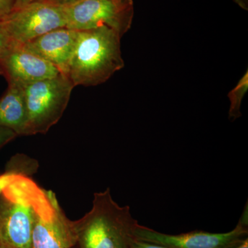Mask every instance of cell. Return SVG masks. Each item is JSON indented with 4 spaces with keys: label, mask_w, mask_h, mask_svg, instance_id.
Wrapping results in <instances>:
<instances>
[{
    "label": "cell",
    "mask_w": 248,
    "mask_h": 248,
    "mask_svg": "<svg viewBox=\"0 0 248 248\" xmlns=\"http://www.w3.org/2000/svg\"><path fill=\"white\" fill-rule=\"evenodd\" d=\"M1 246V239H0V246Z\"/></svg>",
    "instance_id": "obj_23"
},
{
    "label": "cell",
    "mask_w": 248,
    "mask_h": 248,
    "mask_svg": "<svg viewBox=\"0 0 248 248\" xmlns=\"http://www.w3.org/2000/svg\"><path fill=\"white\" fill-rule=\"evenodd\" d=\"M27 112L24 89L9 85L0 98V127L11 129L18 136L22 135Z\"/></svg>",
    "instance_id": "obj_11"
},
{
    "label": "cell",
    "mask_w": 248,
    "mask_h": 248,
    "mask_svg": "<svg viewBox=\"0 0 248 248\" xmlns=\"http://www.w3.org/2000/svg\"><path fill=\"white\" fill-rule=\"evenodd\" d=\"M121 37L107 27L78 31L67 73L74 87L102 84L124 68Z\"/></svg>",
    "instance_id": "obj_1"
},
{
    "label": "cell",
    "mask_w": 248,
    "mask_h": 248,
    "mask_svg": "<svg viewBox=\"0 0 248 248\" xmlns=\"http://www.w3.org/2000/svg\"><path fill=\"white\" fill-rule=\"evenodd\" d=\"M75 248V247H74V248Z\"/></svg>",
    "instance_id": "obj_24"
},
{
    "label": "cell",
    "mask_w": 248,
    "mask_h": 248,
    "mask_svg": "<svg viewBox=\"0 0 248 248\" xmlns=\"http://www.w3.org/2000/svg\"><path fill=\"white\" fill-rule=\"evenodd\" d=\"M2 22L11 40L20 45L50 31L66 28L64 7L48 0L14 9Z\"/></svg>",
    "instance_id": "obj_6"
},
{
    "label": "cell",
    "mask_w": 248,
    "mask_h": 248,
    "mask_svg": "<svg viewBox=\"0 0 248 248\" xmlns=\"http://www.w3.org/2000/svg\"><path fill=\"white\" fill-rule=\"evenodd\" d=\"M117 6L123 9L133 10V1L132 0H110Z\"/></svg>",
    "instance_id": "obj_19"
},
{
    "label": "cell",
    "mask_w": 248,
    "mask_h": 248,
    "mask_svg": "<svg viewBox=\"0 0 248 248\" xmlns=\"http://www.w3.org/2000/svg\"><path fill=\"white\" fill-rule=\"evenodd\" d=\"M17 136V134L11 129L0 127V149Z\"/></svg>",
    "instance_id": "obj_15"
},
{
    "label": "cell",
    "mask_w": 248,
    "mask_h": 248,
    "mask_svg": "<svg viewBox=\"0 0 248 248\" xmlns=\"http://www.w3.org/2000/svg\"><path fill=\"white\" fill-rule=\"evenodd\" d=\"M39 186L18 176L0 196V239L8 248H32L33 201Z\"/></svg>",
    "instance_id": "obj_3"
},
{
    "label": "cell",
    "mask_w": 248,
    "mask_h": 248,
    "mask_svg": "<svg viewBox=\"0 0 248 248\" xmlns=\"http://www.w3.org/2000/svg\"><path fill=\"white\" fill-rule=\"evenodd\" d=\"M16 0H0V20H2L14 9Z\"/></svg>",
    "instance_id": "obj_16"
},
{
    "label": "cell",
    "mask_w": 248,
    "mask_h": 248,
    "mask_svg": "<svg viewBox=\"0 0 248 248\" xmlns=\"http://www.w3.org/2000/svg\"><path fill=\"white\" fill-rule=\"evenodd\" d=\"M248 89V73L243 76L241 80L232 91L228 94L231 107L229 110V118L235 120L241 117V105L246 93Z\"/></svg>",
    "instance_id": "obj_13"
},
{
    "label": "cell",
    "mask_w": 248,
    "mask_h": 248,
    "mask_svg": "<svg viewBox=\"0 0 248 248\" xmlns=\"http://www.w3.org/2000/svg\"><path fill=\"white\" fill-rule=\"evenodd\" d=\"M248 234V216L244 210L232 231L225 233L192 231L179 234L160 232L148 227L137 225L134 231L135 239L170 248H236Z\"/></svg>",
    "instance_id": "obj_7"
},
{
    "label": "cell",
    "mask_w": 248,
    "mask_h": 248,
    "mask_svg": "<svg viewBox=\"0 0 248 248\" xmlns=\"http://www.w3.org/2000/svg\"><path fill=\"white\" fill-rule=\"evenodd\" d=\"M74 223L80 248H130L138 222L130 207L119 205L107 188L94 194L91 210Z\"/></svg>",
    "instance_id": "obj_2"
},
{
    "label": "cell",
    "mask_w": 248,
    "mask_h": 248,
    "mask_svg": "<svg viewBox=\"0 0 248 248\" xmlns=\"http://www.w3.org/2000/svg\"><path fill=\"white\" fill-rule=\"evenodd\" d=\"M66 28L86 31L107 27L123 36L131 25L133 10L123 9L110 0H81L64 7Z\"/></svg>",
    "instance_id": "obj_8"
},
{
    "label": "cell",
    "mask_w": 248,
    "mask_h": 248,
    "mask_svg": "<svg viewBox=\"0 0 248 248\" xmlns=\"http://www.w3.org/2000/svg\"><path fill=\"white\" fill-rule=\"evenodd\" d=\"M236 248H248V238L245 239L244 241Z\"/></svg>",
    "instance_id": "obj_21"
},
{
    "label": "cell",
    "mask_w": 248,
    "mask_h": 248,
    "mask_svg": "<svg viewBox=\"0 0 248 248\" xmlns=\"http://www.w3.org/2000/svg\"><path fill=\"white\" fill-rule=\"evenodd\" d=\"M33 209L32 248H73L76 246L74 221L67 218L53 191L39 186Z\"/></svg>",
    "instance_id": "obj_5"
},
{
    "label": "cell",
    "mask_w": 248,
    "mask_h": 248,
    "mask_svg": "<svg viewBox=\"0 0 248 248\" xmlns=\"http://www.w3.org/2000/svg\"><path fill=\"white\" fill-rule=\"evenodd\" d=\"M78 31L62 28L47 32L22 45L27 51L50 62L67 76Z\"/></svg>",
    "instance_id": "obj_10"
},
{
    "label": "cell",
    "mask_w": 248,
    "mask_h": 248,
    "mask_svg": "<svg viewBox=\"0 0 248 248\" xmlns=\"http://www.w3.org/2000/svg\"><path fill=\"white\" fill-rule=\"evenodd\" d=\"M37 168V161L27 155H16L13 156L6 164L4 172L0 174V196L18 176L30 177L36 172Z\"/></svg>",
    "instance_id": "obj_12"
},
{
    "label": "cell",
    "mask_w": 248,
    "mask_h": 248,
    "mask_svg": "<svg viewBox=\"0 0 248 248\" xmlns=\"http://www.w3.org/2000/svg\"><path fill=\"white\" fill-rule=\"evenodd\" d=\"M48 1L62 7H67L79 2L81 0H48Z\"/></svg>",
    "instance_id": "obj_18"
},
{
    "label": "cell",
    "mask_w": 248,
    "mask_h": 248,
    "mask_svg": "<svg viewBox=\"0 0 248 248\" xmlns=\"http://www.w3.org/2000/svg\"><path fill=\"white\" fill-rule=\"evenodd\" d=\"M0 248H8L4 247V246H3L2 245H1V246H0Z\"/></svg>",
    "instance_id": "obj_22"
},
{
    "label": "cell",
    "mask_w": 248,
    "mask_h": 248,
    "mask_svg": "<svg viewBox=\"0 0 248 248\" xmlns=\"http://www.w3.org/2000/svg\"><path fill=\"white\" fill-rule=\"evenodd\" d=\"M170 248L166 247L164 246H160V245L151 244V243L145 242V241H140L134 239L131 244V248Z\"/></svg>",
    "instance_id": "obj_17"
},
{
    "label": "cell",
    "mask_w": 248,
    "mask_h": 248,
    "mask_svg": "<svg viewBox=\"0 0 248 248\" xmlns=\"http://www.w3.org/2000/svg\"><path fill=\"white\" fill-rule=\"evenodd\" d=\"M60 73L50 62L27 51L20 45H15L0 57V74L9 85L22 89L41 80L55 78Z\"/></svg>",
    "instance_id": "obj_9"
},
{
    "label": "cell",
    "mask_w": 248,
    "mask_h": 248,
    "mask_svg": "<svg viewBox=\"0 0 248 248\" xmlns=\"http://www.w3.org/2000/svg\"><path fill=\"white\" fill-rule=\"evenodd\" d=\"M37 1H42V0H16V1H15L14 9H19V8H22L23 6H26V5Z\"/></svg>",
    "instance_id": "obj_20"
},
{
    "label": "cell",
    "mask_w": 248,
    "mask_h": 248,
    "mask_svg": "<svg viewBox=\"0 0 248 248\" xmlns=\"http://www.w3.org/2000/svg\"><path fill=\"white\" fill-rule=\"evenodd\" d=\"M16 45L10 37L2 20H0V57Z\"/></svg>",
    "instance_id": "obj_14"
},
{
    "label": "cell",
    "mask_w": 248,
    "mask_h": 248,
    "mask_svg": "<svg viewBox=\"0 0 248 248\" xmlns=\"http://www.w3.org/2000/svg\"><path fill=\"white\" fill-rule=\"evenodd\" d=\"M73 89L71 80L62 73L26 86L24 95L27 119L22 135L48 133L62 118Z\"/></svg>",
    "instance_id": "obj_4"
}]
</instances>
